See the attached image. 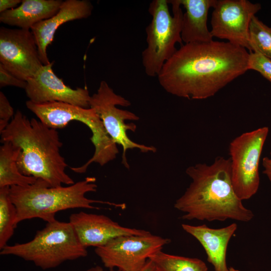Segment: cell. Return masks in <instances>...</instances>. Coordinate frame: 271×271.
Instances as JSON below:
<instances>
[{"label": "cell", "instance_id": "obj_1", "mask_svg": "<svg viewBox=\"0 0 271 271\" xmlns=\"http://www.w3.org/2000/svg\"><path fill=\"white\" fill-rule=\"evenodd\" d=\"M249 53L228 42L184 44L163 65L157 77L168 93L204 99L248 70Z\"/></svg>", "mask_w": 271, "mask_h": 271}, {"label": "cell", "instance_id": "obj_2", "mask_svg": "<svg viewBox=\"0 0 271 271\" xmlns=\"http://www.w3.org/2000/svg\"><path fill=\"white\" fill-rule=\"evenodd\" d=\"M186 173L192 182L174 204L185 213L183 219L248 222L253 218L252 211L243 206L234 190L229 158L217 157L210 165L196 164Z\"/></svg>", "mask_w": 271, "mask_h": 271}, {"label": "cell", "instance_id": "obj_3", "mask_svg": "<svg viewBox=\"0 0 271 271\" xmlns=\"http://www.w3.org/2000/svg\"><path fill=\"white\" fill-rule=\"evenodd\" d=\"M1 137V143L21 149L17 163L23 175L42 179L53 187L74 183L65 171L67 165L60 154L63 144L57 129L17 110Z\"/></svg>", "mask_w": 271, "mask_h": 271}, {"label": "cell", "instance_id": "obj_4", "mask_svg": "<svg viewBox=\"0 0 271 271\" xmlns=\"http://www.w3.org/2000/svg\"><path fill=\"white\" fill-rule=\"evenodd\" d=\"M95 177H88L68 186L51 187L46 181L38 179L33 184L13 186L10 188V198L17 209L16 225L33 218L47 222L56 219L61 211L76 208L100 209L94 203L106 204L124 209V203H114L87 198L85 195L97 190Z\"/></svg>", "mask_w": 271, "mask_h": 271}, {"label": "cell", "instance_id": "obj_5", "mask_svg": "<svg viewBox=\"0 0 271 271\" xmlns=\"http://www.w3.org/2000/svg\"><path fill=\"white\" fill-rule=\"evenodd\" d=\"M0 254L16 256L33 262L42 269H48L66 261L85 257L88 252L69 222L55 220L47 222L31 240L7 245L1 249Z\"/></svg>", "mask_w": 271, "mask_h": 271}, {"label": "cell", "instance_id": "obj_6", "mask_svg": "<svg viewBox=\"0 0 271 271\" xmlns=\"http://www.w3.org/2000/svg\"><path fill=\"white\" fill-rule=\"evenodd\" d=\"M26 105L40 121L50 128H62L69 122L76 120L89 128L92 132L90 140L95 149L94 154L83 165L71 167L73 172L84 173L93 162L102 166L116 158L118 153L117 145L109 136L102 121L92 108L61 102L37 104L30 100L26 101Z\"/></svg>", "mask_w": 271, "mask_h": 271}, {"label": "cell", "instance_id": "obj_7", "mask_svg": "<svg viewBox=\"0 0 271 271\" xmlns=\"http://www.w3.org/2000/svg\"><path fill=\"white\" fill-rule=\"evenodd\" d=\"M179 0H154L149 7L152 20L146 28L147 47L142 53L145 72L158 76L165 62L182 45L183 13Z\"/></svg>", "mask_w": 271, "mask_h": 271}, {"label": "cell", "instance_id": "obj_8", "mask_svg": "<svg viewBox=\"0 0 271 271\" xmlns=\"http://www.w3.org/2000/svg\"><path fill=\"white\" fill-rule=\"evenodd\" d=\"M268 132V127H259L241 134L229 144L231 182L242 201L250 199L258 191L259 162Z\"/></svg>", "mask_w": 271, "mask_h": 271}, {"label": "cell", "instance_id": "obj_9", "mask_svg": "<svg viewBox=\"0 0 271 271\" xmlns=\"http://www.w3.org/2000/svg\"><path fill=\"white\" fill-rule=\"evenodd\" d=\"M130 104L129 100L116 94L104 80L100 82L97 92L90 96L89 100L90 108L99 116L109 136L116 145L122 147L121 163L127 169L129 167L126 157L127 150L137 149L142 153L157 151L154 146L138 144L128 138L127 130L135 132L137 126L133 123L126 124L125 121H136L140 118L135 113L116 106L127 107Z\"/></svg>", "mask_w": 271, "mask_h": 271}, {"label": "cell", "instance_id": "obj_10", "mask_svg": "<svg viewBox=\"0 0 271 271\" xmlns=\"http://www.w3.org/2000/svg\"><path fill=\"white\" fill-rule=\"evenodd\" d=\"M171 240L151 234L124 235L115 238L103 246L96 247L95 252L105 267H116L121 271H140L149 257L162 250Z\"/></svg>", "mask_w": 271, "mask_h": 271}, {"label": "cell", "instance_id": "obj_11", "mask_svg": "<svg viewBox=\"0 0 271 271\" xmlns=\"http://www.w3.org/2000/svg\"><path fill=\"white\" fill-rule=\"evenodd\" d=\"M261 9L259 3L247 0H216L210 22L212 36L227 40L251 52L249 25Z\"/></svg>", "mask_w": 271, "mask_h": 271}, {"label": "cell", "instance_id": "obj_12", "mask_svg": "<svg viewBox=\"0 0 271 271\" xmlns=\"http://www.w3.org/2000/svg\"><path fill=\"white\" fill-rule=\"evenodd\" d=\"M0 64L26 81L37 73L43 64L31 30L0 28Z\"/></svg>", "mask_w": 271, "mask_h": 271}, {"label": "cell", "instance_id": "obj_13", "mask_svg": "<svg viewBox=\"0 0 271 271\" xmlns=\"http://www.w3.org/2000/svg\"><path fill=\"white\" fill-rule=\"evenodd\" d=\"M54 62L43 65L31 78L27 81L25 89L27 96L31 101L42 104L61 102L90 108V96L86 88L73 89L65 84L52 69Z\"/></svg>", "mask_w": 271, "mask_h": 271}, {"label": "cell", "instance_id": "obj_14", "mask_svg": "<svg viewBox=\"0 0 271 271\" xmlns=\"http://www.w3.org/2000/svg\"><path fill=\"white\" fill-rule=\"evenodd\" d=\"M69 222L78 240L86 248L103 246L120 236L151 234L145 230L123 227L105 215L83 211L72 214Z\"/></svg>", "mask_w": 271, "mask_h": 271}, {"label": "cell", "instance_id": "obj_15", "mask_svg": "<svg viewBox=\"0 0 271 271\" xmlns=\"http://www.w3.org/2000/svg\"><path fill=\"white\" fill-rule=\"evenodd\" d=\"M93 6L87 0H66L53 16L35 25L31 29L38 47L40 60L44 65L50 63L47 53L56 30L69 21L85 19L92 13Z\"/></svg>", "mask_w": 271, "mask_h": 271}, {"label": "cell", "instance_id": "obj_16", "mask_svg": "<svg viewBox=\"0 0 271 271\" xmlns=\"http://www.w3.org/2000/svg\"><path fill=\"white\" fill-rule=\"evenodd\" d=\"M182 227L201 243L207 255V260L213 265L215 271H229L226 264V250L237 228L235 223L221 228H211L205 224H182Z\"/></svg>", "mask_w": 271, "mask_h": 271}, {"label": "cell", "instance_id": "obj_17", "mask_svg": "<svg viewBox=\"0 0 271 271\" xmlns=\"http://www.w3.org/2000/svg\"><path fill=\"white\" fill-rule=\"evenodd\" d=\"M62 0H23L17 8L0 14V22L31 30L36 24L49 19L59 10Z\"/></svg>", "mask_w": 271, "mask_h": 271}, {"label": "cell", "instance_id": "obj_18", "mask_svg": "<svg viewBox=\"0 0 271 271\" xmlns=\"http://www.w3.org/2000/svg\"><path fill=\"white\" fill-rule=\"evenodd\" d=\"M186 11L183 14L181 39L185 44L208 42L213 40L207 28L209 10L216 0H179Z\"/></svg>", "mask_w": 271, "mask_h": 271}, {"label": "cell", "instance_id": "obj_19", "mask_svg": "<svg viewBox=\"0 0 271 271\" xmlns=\"http://www.w3.org/2000/svg\"><path fill=\"white\" fill-rule=\"evenodd\" d=\"M0 147V188L24 186L35 183L38 179L22 174L17 161L21 149L8 142Z\"/></svg>", "mask_w": 271, "mask_h": 271}, {"label": "cell", "instance_id": "obj_20", "mask_svg": "<svg viewBox=\"0 0 271 271\" xmlns=\"http://www.w3.org/2000/svg\"><path fill=\"white\" fill-rule=\"evenodd\" d=\"M149 259L158 271H208L206 263L201 259L169 254L161 250L150 255Z\"/></svg>", "mask_w": 271, "mask_h": 271}, {"label": "cell", "instance_id": "obj_21", "mask_svg": "<svg viewBox=\"0 0 271 271\" xmlns=\"http://www.w3.org/2000/svg\"><path fill=\"white\" fill-rule=\"evenodd\" d=\"M10 187L0 188V249L6 245L14 233L17 209L10 195Z\"/></svg>", "mask_w": 271, "mask_h": 271}, {"label": "cell", "instance_id": "obj_22", "mask_svg": "<svg viewBox=\"0 0 271 271\" xmlns=\"http://www.w3.org/2000/svg\"><path fill=\"white\" fill-rule=\"evenodd\" d=\"M249 40L251 52H257L271 59V27L255 16L250 23Z\"/></svg>", "mask_w": 271, "mask_h": 271}, {"label": "cell", "instance_id": "obj_23", "mask_svg": "<svg viewBox=\"0 0 271 271\" xmlns=\"http://www.w3.org/2000/svg\"><path fill=\"white\" fill-rule=\"evenodd\" d=\"M259 72L271 83V59L257 52L249 53L248 70Z\"/></svg>", "mask_w": 271, "mask_h": 271}, {"label": "cell", "instance_id": "obj_24", "mask_svg": "<svg viewBox=\"0 0 271 271\" xmlns=\"http://www.w3.org/2000/svg\"><path fill=\"white\" fill-rule=\"evenodd\" d=\"M14 111L7 97L0 92V133L3 131L10 122L14 116ZM12 120V119H11Z\"/></svg>", "mask_w": 271, "mask_h": 271}, {"label": "cell", "instance_id": "obj_25", "mask_svg": "<svg viewBox=\"0 0 271 271\" xmlns=\"http://www.w3.org/2000/svg\"><path fill=\"white\" fill-rule=\"evenodd\" d=\"M27 84L26 81L17 78L0 64V87L13 86L25 89Z\"/></svg>", "mask_w": 271, "mask_h": 271}, {"label": "cell", "instance_id": "obj_26", "mask_svg": "<svg viewBox=\"0 0 271 271\" xmlns=\"http://www.w3.org/2000/svg\"><path fill=\"white\" fill-rule=\"evenodd\" d=\"M21 0H1L0 13L18 7L22 3Z\"/></svg>", "mask_w": 271, "mask_h": 271}, {"label": "cell", "instance_id": "obj_27", "mask_svg": "<svg viewBox=\"0 0 271 271\" xmlns=\"http://www.w3.org/2000/svg\"><path fill=\"white\" fill-rule=\"evenodd\" d=\"M263 173L271 182V158L265 157L262 159Z\"/></svg>", "mask_w": 271, "mask_h": 271}, {"label": "cell", "instance_id": "obj_28", "mask_svg": "<svg viewBox=\"0 0 271 271\" xmlns=\"http://www.w3.org/2000/svg\"><path fill=\"white\" fill-rule=\"evenodd\" d=\"M109 271H121L120 270L109 269ZM140 271H158L157 269L153 263L150 259H148L145 265Z\"/></svg>", "mask_w": 271, "mask_h": 271}, {"label": "cell", "instance_id": "obj_29", "mask_svg": "<svg viewBox=\"0 0 271 271\" xmlns=\"http://www.w3.org/2000/svg\"><path fill=\"white\" fill-rule=\"evenodd\" d=\"M85 271H104L103 268L100 266H95L91 267Z\"/></svg>", "mask_w": 271, "mask_h": 271}, {"label": "cell", "instance_id": "obj_30", "mask_svg": "<svg viewBox=\"0 0 271 271\" xmlns=\"http://www.w3.org/2000/svg\"><path fill=\"white\" fill-rule=\"evenodd\" d=\"M229 271H240V270H239L238 269H236L234 268H233V267H229Z\"/></svg>", "mask_w": 271, "mask_h": 271}, {"label": "cell", "instance_id": "obj_31", "mask_svg": "<svg viewBox=\"0 0 271 271\" xmlns=\"http://www.w3.org/2000/svg\"><path fill=\"white\" fill-rule=\"evenodd\" d=\"M270 158H271V150H270Z\"/></svg>", "mask_w": 271, "mask_h": 271}]
</instances>
